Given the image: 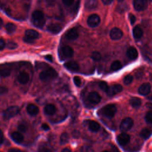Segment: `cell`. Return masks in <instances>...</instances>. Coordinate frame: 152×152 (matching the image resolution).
I'll return each instance as SVG.
<instances>
[{"label":"cell","instance_id":"obj_10","mask_svg":"<svg viewBox=\"0 0 152 152\" xmlns=\"http://www.w3.org/2000/svg\"><path fill=\"white\" fill-rule=\"evenodd\" d=\"M122 91V87L120 84H114L109 87L106 94L109 96H113Z\"/></svg>","mask_w":152,"mask_h":152},{"label":"cell","instance_id":"obj_2","mask_svg":"<svg viewBox=\"0 0 152 152\" xmlns=\"http://www.w3.org/2000/svg\"><path fill=\"white\" fill-rule=\"evenodd\" d=\"M57 76V72L52 68H49L41 72L39 74V78L43 81H49L54 80Z\"/></svg>","mask_w":152,"mask_h":152},{"label":"cell","instance_id":"obj_8","mask_svg":"<svg viewBox=\"0 0 152 152\" xmlns=\"http://www.w3.org/2000/svg\"><path fill=\"white\" fill-rule=\"evenodd\" d=\"M12 70L11 65L10 64H2L0 65V75L2 77H8Z\"/></svg>","mask_w":152,"mask_h":152},{"label":"cell","instance_id":"obj_1","mask_svg":"<svg viewBox=\"0 0 152 152\" xmlns=\"http://www.w3.org/2000/svg\"><path fill=\"white\" fill-rule=\"evenodd\" d=\"M31 21L38 28H42L45 24L43 13L39 10H35L31 14Z\"/></svg>","mask_w":152,"mask_h":152},{"label":"cell","instance_id":"obj_54","mask_svg":"<svg viewBox=\"0 0 152 152\" xmlns=\"http://www.w3.org/2000/svg\"><path fill=\"white\" fill-rule=\"evenodd\" d=\"M5 90V88L4 87H0V93H4Z\"/></svg>","mask_w":152,"mask_h":152},{"label":"cell","instance_id":"obj_9","mask_svg":"<svg viewBox=\"0 0 152 152\" xmlns=\"http://www.w3.org/2000/svg\"><path fill=\"white\" fill-rule=\"evenodd\" d=\"M147 0H134L133 5L135 10L141 11L145 10L147 7Z\"/></svg>","mask_w":152,"mask_h":152},{"label":"cell","instance_id":"obj_51","mask_svg":"<svg viewBox=\"0 0 152 152\" xmlns=\"http://www.w3.org/2000/svg\"><path fill=\"white\" fill-rule=\"evenodd\" d=\"M8 152H23V151L17 148H11L8 150Z\"/></svg>","mask_w":152,"mask_h":152},{"label":"cell","instance_id":"obj_13","mask_svg":"<svg viewBox=\"0 0 152 152\" xmlns=\"http://www.w3.org/2000/svg\"><path fill=\"white\" fill-rule=\"evenodd\" d=\"M88 99L90 102L93 104H97L101 100V96L96 91L90 92L88 95Z\"/></svg>","mask_w":152,"mask_h":152},{"label":"cell","instance_id":"obj_23","mask_svg":"<svg viewBox=\"0 0 152 152\" xmlns=\"http://www.w3.org/2000/svg\"><path fill=\"white\" fill-rule=\"evenodd\" d=\"M98 5L97 0H87L85 3V8L88 10H92L95 8Z\"/></svg>","mask_w":152,"mask_h":152},{"label":"cell","instance_id":"obj_40","mask_svg":"<svg viewBox=\"0 0 152 152\" xmlns=\"http://www.w3.org/2000/svg\"><path fill=\"white\" fill-rule=\"evenodd\" d=\"M73 80H74V83L75 84V86H77V87H80L81 86V78L79 77L75 76L74 77Z\"/></svg>","mask_w":152,"mask_h":152},{"label":"cell","instance_id":"obj_48","mask_svg":"<svg viewBox=\"0 0 152 152\" xmlns=\"http://www.w3.org/2000/svg\"><path fill=\"white\" fill-rule=\"evenodd\" d=\"M4 141V134L1 129H0V145L2 144Z\"/></svg>","mask_w":152,"mask_h":152},{"label":"cell","instance_id":"obj_58","mask_svg":"<svg viewBox=\"0 0 152 152\" xmlns=\"http://www.w3.org/2000/svg\"><path fill=\"white\" fill-rule=\"evenodd\" d=\"M122 1H124V0H118V1H119V2H121Z\"/></svg>","mask_w":152,"mask_h":152},{"label":"cell","instance_id":"obj_39","mask_svg":"<svg viewBox=\"0 0 152 152\" xmlns=\"http://www.w3.org/2000/svg\"><path fill=\"white\" fill-rule=\"evenodd\" d=\"M80 152H93V150L90 147L87 145H84L81 148Z\"/></svg>","mask_w":152,"mask_h":152},{"label":"cell","instance_id":"obj_16","mask_svg":"<svg viewBox=\"0 0 152 152\" xmlns=\"http://www.w3.org/2000/svg\"><path fill=\"white\" fill-rule=\"evenodd\" d=\"M66 38L69 40H76L78 37V33L77 30L75 28L69 29L66 33Z\"/></svg>","mask_w":152,"mask_h":152},{"label":"cell","instance_id":"obj_37","mask_svg":"<svg viewBox=\"0 0 152 152\" xmlns=\"http://www.w3.org/2000/svg\"><path fill=\"white\" fill-rule=\"evenodd\" d=\"M80 0H77L76 2L74 5V8L72 10V12L74 14H77L78 11L80 8Z\"/></svg>","mask_w":152,"mask_h":152},{"label":"cell","instance_id":"obj_47","mask_svg":"<svg viewBox=\"0 0 152 152\" xmlns=\"http://www.w3.org/2000/svg\"><path fill=\"white\" fill-rule=\"evenodd\" d=\"M42 128L43 129V130H45V131H48V130H49V129H50V128H49V126L47 124H43L42 125Z\"/></svg>","mask_w":152,"mask_h":152},{"label":"cell","instance_id":"obj_15","mask_svg":"<svg viewBox=\"0 0 152 152\" xmlns=\"http://www.w3.org/2000/svg\"><path fill=\"white\" fill-rule=\"evenodd\" d=\"M64 66L69 71L76 72L79 69V65L75 61H71L64 64Z\"/></svg>","mask_w":152,"mask_h":152},{"label":"cell","instance_id":"obj_27","mask_svg":"<svg viewBox=\"0 0 152 152\" xmlns=\"http://www.w3.org/2000/svg\"><path fill=\"white\" fill-rule=\"evenodd\" d=\"M130 104L134 108H138L141 105V100L136 97H133L129 100Z\"/></svg>","mask_w":152,"mask_h":152},{"label":"cell","instance_id":"obj_46","mask_svg":"<svg viewBox=\"0 0 152 152\" xmlns=\"http://www.w3.org/2000/svg\"><path fill=\"white\" fill-rule=\"evenodd\" d=\"M110 152H120L119 150L118 149L117 147H116L115 145H112L110 147Z\"/></svg>","mask_w":152,"mask_h":152},{"label":"cell","instance_id":"obj_25","mask_svg":"<svg viewBox=\"0 0 152 152\" xmlns=\"http://www.w3.org/2000/svg\"><path fill=\"white\" fill-rule=\"evenodd\" d=\"M11 137L14 141L18 144L21 143L24 140L23 135L19 132H13L11 135Z\"/></svg>","mask_w":152,"mask_h":152},{"label":"cell","instance_id":"obj_7","mask_svg":"<svg viewBox=\"0 0 152 152\" xmlns=\"http://www.w3.org/2000/svg\"><path fill=\"white\" fill-rule=\"evenodd\" d=\"M100 22V17L96 14H93L90 15L87 18V24L90 27H97Z\"/></svg>","mask_w":152,"mask_h":152},{"label":"cell","instance_id":"obj_24","mask_svg":"<svg viewBox=\"0 0 152 152\" xmlns=\"http://www.w3.org/2000/svg\"><path fill=\"white\" fill-rule=\"evenodd\" d=\"M56 111V108L55 106L53 104H48L44 107V112L46 114L48 115H53Z\"/></svg>","mask_w":152,"mask_h":152},{"label":"cell","instance_id":"obj_32","mask_svg":"<svg viewBox=\"0 0 152 152\" xmlns=\"http://www.w3.org/2000/svg\"><path fill=\"white\" fill-rule=\"evenodd\" d=\"M91 58L94 61H99L102 59V56L101 54L97 52V51H94L91 54Z\"/></svg>","mask_w":152,"mask_h":152},{"label":"cell","instance_id":"obj_38","mask_svg":"<svg viewBox=\"0 0 152 152\" xmlns=\"http://www.w3.org/2000/svg\"><path fill=\"white\" fill-rule=\"evenodd\" d=\"M145 120L148 124L152 123V112H148L145 116Z\"/></svg>","mask_w":152,"mask_h":152},{"label":"cell","instance_id":"obj_26","mask_svg":"<svg viewBox=\"0 0 152 152\" xmlns=\"http://www.w3.org/2000/svg\"><path fill=\"white\" fill-rule=\"evenodd\" d=\"M100 126L99 124L94 121H90L88 122V129L92 132H97L100 129Z\"/></svg>","mask_w":152,"mask_h":152},{"label":"cell","instance_id":"obj_55","mask_svg":"<svg viewBox=\"0 0 152 152\" xmlns=\"http://www.w3.org/2000/svg\"><path fill=\"white\" fill-rule=\"evenodd\" d=\"M2 26H3V21H2V18L0 17V28H2Z\"/></svg>","mask_w":152,"mask_h":152},{"label":"cell","instance_id":"obj_3","mask_svg":"<svg viewBox=\"0 0 152 152\" xmlns=\"http://www.w3.org/2000/svg\"><path fill=\"white\" fill-rule=\"evenodd\" d=\"M116 107L113 104H107L103 107L100 110L102 114L105 117L109 118H112L113 117L116 112Z\"/></svg>","mask_w":152,"mask_h":152},{"label":"cell","instance_id":"obj_36","mask_svg":"<svg viewBox=\"0 0 152 152\" xmlns=\"http://www.w3.org/2000/svg\"><path fill=\"white\" fill-rule=\"evenodd\" d=\"M37 152H52V151L46 146L42 145L39 146L37 150Z\"/></svg>","mask_w":152,"mask_h":152},{"label":"cell","instance_id":"obj_35","mask_svg":"<svg viewBox=\"0 0 152 152\" xmlns=\"http://www.w3.org/2000/svg\"><path fill=\"white\" fill-rule=\"evenodd\" d=\"M132 80H133L132 76L131 75H128L126 77H125L124 79V83L125 85H128L132 83Z\"/></svg>","mask_w":152,"mask_h":152},{"label":"cell","instance_id":"obj_29","mask_svg":"<svg viewBox=\"0 0 152 152\" xmlns=\"http://www.w3.org/2000/svg\"><path fill=\"white\" fill-rule=\"evenodd\" d=\"M122 67V64L121 62L118 61V60H116L115 61H113L110 65V68L113 71H118L119 69H120Z\"/></svg>","mask_w":152,"mask_h":152},{"label":"cell","instance_id":"obj_50","mask_svg":"<svg viewBox=\"0 0 152 152\" xmlns=\"http://www.w3.org/2000/svg\"><path fill=\"white\" fill-rule=\"evenodd\" d=\"M45 59L46 60H48V61H49L50 62H52V61H53V58H52V55H48L45 56Z\"/></svg>","mask_w":152,"mask_h":152},{"label":"cell","instance_id":"obj_6","mask_svg":"<svg viewBox=\"0 0 152 152\" xmlns=\"http://www.w3.org/2000/svg\"><path fill=\"white\" fill-rule=\"evenodd\" d=\"M134 124V121L132 118L127 117L124 118L121 124H120V129L122 131L126 132L128 130H129L133 126Z\"/></svg>","mask_w":152,"mask_h":152},{"label":"cell","instance_id":"obj_52","mask_svg":"<svg viewBox=\"0 0 152 152\" xmlns=\"http://www.w3.org/2000/svg\"><path fill=\"white\" fill-rule=\"evenodd\" d=\"M73 136L76 137V138H78L79 137V135H80V132L78 131H75L73 132V134H72Z\"/></svg>","mask_w":152,"mask_h":152},{"label":"cell","instance_id":"obj_41","mask_svg":"<svg viewBox=\"0 0 152 152\" xmlns=\"http://www.w3.org/2000/svg\"><path fill=\"white\" fill-rule=\"evenodd\" d=\"M7 46V48L10 49H14L17 47V45L14 42H9Z\"/></svg>","mask_w":152,"mask_h":152},{"label":"cell","instance_id":"obj_21","mask_svg":"<svg viewBox=\"0 0 152 152\" xmlns=\"http://www.w3.org/2000/svg\"><path fill=\"white\" fill-rule=\"evenodd\" d=\"M132 34H133L134 38L136 40H138L142 37L143 35V31L141 28L138 26H137L134 27L132 30Z\"/></svg>","mask_w":152,"mask_h":152},{"label":"cell","instance_id":"obj_59","mask_svg":"<svg viewBox=\"0 0 152 152\" xmlns=\"http://www.w3.org/2000/svg\"><path fill=\"white\" fill-rule=\"evenodd\" d=\"M147 1H152V0H147Z\"/></svg>","mask_w":152,"mask_h":152},{"label":"cell","instance_id":"obj_28","mask_svg":"<svg viewBox=\"0 0 152 152\" xmlns=\"http://www.w3.org/2000/svg\"><path fill=\"white\" fill-rule=\"evenodd\" d=\"M5 29H6L8 33H10V34H12V33H14L15 31L16 28H17L16 26H15L14 24L11 23H7V24L5 25Z\"/></svg>","mask_w":152,"mask_h":152},{"label":"cell","instance_id":"obj_18","mask_svg":"<svg viewBox=\"0 0 152 152\" xmlns=\"http://www.w3.org/2000/svg\"><path fill=\"white\" fill-rule=\"evenodd\" d=\"M27 112L31 116H36L39 112V107L33 104H29L27 106Z\"/></svg>","mask_w":152,"mask_h":152},{"label":"cell","instance_id":"obj_43","mask_svg":"<svg viewBox=\"0 0 152 152\" xmlns=\"http://www.w3.org/2000/svg\"><path fill=\"white\" fill-rule=\"evenodd\" d=\"M74 0H62L63 3L67 6H69L72 5L74 3Z\"/></svg>","mask_w":152,"mask_h":152},{"label":"cell","instance_id":"obj_44","mask_svg":"<svg viewBox=\"0 0 152 152\" xmlns=\"http://www.w3.org/2000/svg\"><path fill=\"white\" fill-rule=\"evenodd\" d=\"M34 40L31 39H30L26 36H25L24 38H23V41L25 42L26 43H33L34 42L33 41Z\"/></svg>","mask_w":152,"mask_h":152},{"label":"cell","instance_id":"obj_22","mask_svg":"<svg viewBox=\"0 0 152 152\" xmlns=\"http://www.w3.org/2000/svg\"><path fill=\"white\" fill-rule=\"evenodd\" d=\"M25 36L34 40L39 37V33L33 29H28L25 31Z\"/></svg>","mask_w":152,"mask_h":152},{"label":"cell","instance_id":"obj_30","mask_svg":"<svg viewBox=\"0 0 152 152\" xmlns=\"http://www.w3.org/2000/svg\"><path fill=\"white\" fill-rule=\"evenodd\" d=\"M69 140V135L68 133L66 132H63L60 136V139H59V142L61 144H65L68 142Z\"/></svg>","mask_w":152,"mask_h":152},{"label":"cell","instance_id":"obj_45","mask_svg":"<svg viewBox=\"0 0 152 152\" xmlns=\"http://www.w3.org/2000/svg\"><path fill=\"white\" fill-rule=\"evenodd\" d=\"M5 43L4 40L2 39H0V50H2L5 46Z\"/></svg>","mask_w":152,"mask_h":152},{"label":"cell","instance_id":"obj_31","mask_svg":"<svg viewBox=\"0 0 152 152\" xmlns=\"http://www.w3.org/2000/svg\"><path fill=\"white\" fill-rule=\"evenodd\" d=\"M151 135V132L147 128H143L140 132V135L144 139H147Z\"/></svg>","mask_w":152,"mask_h":152},{"label":"cell","instance_id":"obj_42","mask_svg":"<svg viewBox=\"0 0 152 152\" xmlns=\"http://www.w3.org/2000/svg\"><path fill=\"white\" fill-rule=\"evenodd\" d=\"M129 19L130 21V23L132 25L135 23L136 21V17L135 16L132 14H129Z\"/></svg>","mask_w":152,"mask_h":152},{"label":"cell","instance_id":"obj_14","mask_svg":"<svg viewBox=\"0 0 152 152\" xmlns=\"http://www.w3.org/2000/svg\"><path fill=\"white\" fill-rule=\"evenodd\" d=\"M151 91V86L150 83H143L138 88V93L142 96H146L150 93Z\"/></svg>","mask_w":152,"mask_h":152},{"label":"cell","instance_id":"obj_12","mask_svg":"<svg viewBox=\"0 0 152 152\" xmlns=\"http://www.w3.org/2000/svg\"><path fill=\"white\" fill-rule=\"evenodd\" d=\"M130 140V136L126 133H121L117 137V141L118 144L124 146L127 144Z\"/></svg>","mask_w":152,"mask_h":152},{"label":"cell","instance_id":"obj_56","mask_svg":"<svg viewBox=\"0 0 152 152\" xmlns=\"http://www.w3.org/2000/svg\"><path fill=\"white\" fill-rule=\"evenodd\" d=\"M147 99L150 100H152V93L150 94L148 97H147Z\"/></svg>","mask_w":152,"mask_h":152},{"label":"cell","instance_id":"obj_49","mask_svg":"<svg viewBox=\"0 0 152 152\" xmlns=\"http://www.w3.org/2000/svg\"><path fill=\"white\" fill-rule=\"evenodd\" d=\"M113 0H102V2L104 4V5H110V4H112V2H113Z\"/></svg>","mask_w":152,"mask_h":152},{"label":"cell","instance_id":"obj_57","mask_svg":"<svg viewBox=\"0 0 152 152\" xmlns=\"http://www.w3.org/2000/svg\"><path fill=\"white\" fill-rule=\"evenodd\" d=\"M102 152H110V151H107V150H104V151H103Z\"/></svg>","mask_w":152,"mask_h":152},{"label":"cell","instance_id":"obj_19","mask_svg":"<svg viewBox=\"0 0 152 152\" xmlns=\"http://www.w3.org/2000/svg\"><path fill=\"white\" fill-rule=\"evenodd\" d=\"M47 30L53 34H58L61 31L62 27L58 24H51L48 26Z\"/></svg>","mask_w":152,"mask_h":152},{"label":"cell","instance_id":"obj_34","mask_svg":"<svg viewBox=\"0 0 152 152\" xmlns=\"http://www.w3.org/2000/svg\"><path fill=\"white\" fill-rule=\"evenodd\" d=\"M18 129L21 132H26L27 129V125L26 123H24V122L20 123V124L18 126Z\"/></svg>","mask_w":152,"mask_h":152},{"label":"cell","instance_id":"obj_4","mask_svg":"<svg viewBox=\"0 0 152 152\" xmlns=\"http://www.w3.org/2000/svg\"><path fill=\"white\" fill-rule=\"evenodd\" d=\"M73 49L70 46H64L59 49V56L61 60H65L71 58L73 56Z\"/></svg>","mask_w":152,"mask_h":152},{"label":"cell","instance_id":"obj_20","mask_svg":"<svg viewBox=\"0 0 152 152\" xmlns=\"http://www.w3.org/2000/svg\"><path fill=\"white\" fill-rule=\"evenodd\" d=\"M18 81L23 84H27L29 81V75L26 72H21L18 75Z\"/></svg>","mask_w":152,"mask_h":152},{"label":"cell","instance_id":"obj_17","mask_svg":"<svg viewBox=\"0 0 152 152\" xmlns=\"http://www.w3.org/2000/svg\"><path fill=\"white\" fill-rule=\"evenodd\" d=\"M126 56L131 60H135L138 58V53L134 47H130L126 51Z\"/></svg>","mask_w":152,"mask_h":152},{"label":"cell","instance_id":"obj_53","mask_svg":"<svg viewBox=\"0 0 152 152\" xmlns=\"http://www.w3.org/2000/svg\"><path fill=\"white\" fill-rule=\"evenodd\" d=\"M61 152H71V151L70 149H69L68 148H65L63 149Z\"/></svg>","mask_w":152,"mask_h":152},{"label":"cell","instance_id":"obj_33","mask_svg":"<svg viewBox=\"0 0 152 152\" xmlns=\"http://www.w3.org/2000/svg\"><path fill=\"white\" fill-rule=\"evenodd\" d=\"M99 86L100 87V88L104 91H105L106 93V91H107L108 88H109V86L107 85V84L105 82V81H100L99 84Z\"/></svg>","mask_w":152,"mask_h":152},{"label":"cell","instance_id":"obj_5","mask_svg":"<svg viewBox=\"0 0 152 152\" xmlns=\"http://www.w3.org/2000/svg\"><path fill=\"white\" fill-rule=\"evenodd\" d=\"M20 112V109L18 106H12L8 107L3 113L4 118L5 119H9L15 116H16Z\"/></svg>","mask_w":152,"mask_h":152},{"label":"cell","instance_id":"obj_11","mask_svg":"<svg viewBox=\"0 0 152 152\" xmlns=\"http://www.w3.org/2000/svg\"><path fill=\"white\" fill-rule=\"evenodd\" d=\"M123 36L122 31L119 28H113L110 31V37L113 40L120 39Z\"/></svg>","mask_w":152,"mask_h":152}]
</instances>
